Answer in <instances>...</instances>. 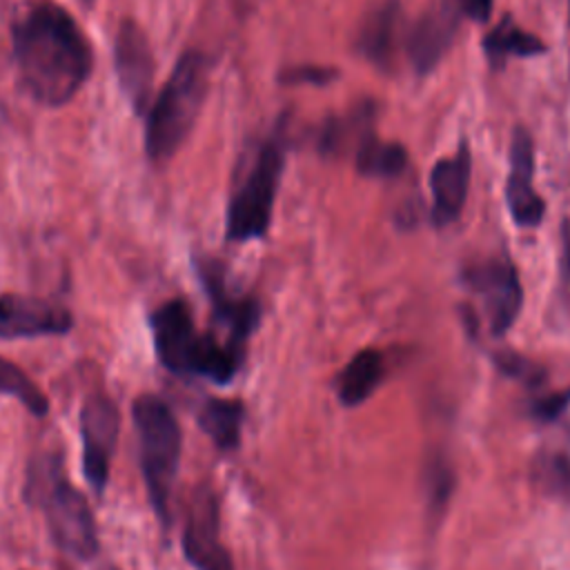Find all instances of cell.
I'll return each instance as SVG.
<instances>
[{
    "mask_svg": "<svg viewBox=\"0 0 570 570\" xmlns=\"http://www.w3.org/2000/svg\"><path fill=\"white\" fill-rule=\"evenodd\" d=\"M22 89L45 107L67 105L87 82L94 53L78 22L53 2H38L11 27Z\"/></svg>",
    "mask_w": 570,
    "mask_h": 570,
    "instance_id": "1",
    "label": "cell"
},
{
    "mask_svg": "<svg viewBox=\"0 0 570 570\" xmlns=\"http://www.w3.org/2000/svg\"><path fill=\"white\" fill-rule=\"evenodd\" d=\"M158 361L180 376H205L214 383H229L243 354L216 334L196 332L191 309L183 298L163 303L149 316Z\"/></svg>",
    "mask_w": 570,
    "mask_h": 570,
    "instance_id": "2",
    "label": "cell"
},
{
    "mask_svg": "<svg viewBox=\"0 0 570 570\" xmlns=\"http://www.w3.org/2000/svg\"><path fill=\"white\" fill-rule=\"evenodd\" d=\"M207 94V60L200 51H185L174 65L145 122L149 160H169L187 140Z\"/></svg>",
    "mask_w": 570,
    "mask_h": 570,
    "instance_id": "3",
    "label": "cell"
},
{
    "mask_svg": "<svg viewBox=\"0 0 570 570\" xmlns=\"http://www.w3.org/2000/svg\"><path fill=\"white\" fill-rule=\"evenodd\" d=\"M140 448L145 488L158 519L169 523L171 488L180 461V428L169 405L156 394H140L131 407Z\"/></svg>",
    "mask_w": 570,
    "mask_h": 570,
    "instance_id": "4",
    "label": "cell"
},
{
    "mask_svg": "<svg viewBox=\"0 0 570 570\" xmlns=\"http://www.w3.org/2000/svg\"><path fill=\"white\" fill-rule=\"evenodd\" d=\"M285 154L278 138H269L261 145L249 171L243 176L227 207V238L234 243H245L265 236L274 200L278 191V180L283 174Z\"/></svg>",
    "mask_w": 570,
    "mask_h": 570,
    "instance_id": "5",
    "label": "cell"
},
{
    "mask_svg": "<svg viewBox=\"0 0 570 570\" xmlns=\"http://www.w3.org/2000/svg\"><path fill=\"white\" fill-rule=\"evenodd\" d=\"M42 510L49 532L60 550L76 559H91L98 550V532L91 508L80 490L53 474L42 492Z\"/></svg>",
    "mask_w": 570,
    "mask_h": 570,
    "instance_id": "6",
    "label": "cell"
},
{
    "mask_svg": "<svg viewBox=\"0 0 570 570\" xmlns=\"http://www.w3.org/2000/svg\"><path fill=\"white\" fill-rule=\"evenodd\" d=\"M468 289L481 301L488 327L494 336L505 334L523 305V289L514 265L508 258H488L463 272Z\"/></svg>",
    "mask_w": 570,
    "mask_h": 570,
    "instance_id": "7",
    "label": "cell"
},
{
    "mask_svg": "<svg viewBox=\"0 0 570 570\" xmlns=\"http://www.w3.org/2000/svg\"><path fill=\"white\" fill-rule=\"evenodd\" d=\"M120 430V414L107 394H91L80 410L82 470L89 485L102 492L109 479V461Z\"/></svg>",
    "mask_w": 570,
    "mask_h": 570,
    "instance_id": "8",
    "label": "cell"
},
{
    "mask_svg": "<svg viewBox=\"0 0 570 570\" xmlns=\"http://www.w3.org/2000/svg\"><path fill=\"white\" fill-rule=\"evenodd\" d=\"M114 67L120 89L136 114L149 109L154 87V53L147 33L134 20H122L114 40Z\"/></svg>",
    "mask_w": 570,
    "mask_h": 570,
    "instance_id": "9",
    "label": "cell"
},
{
    "mask_svg": "<svg viewBox=\"0 0 570 570\" xmlns=\"http://www.w3.org/2000/svg\"><path fill=\"white\" fill-rule=\"evenodd\" d=\"M183 550L196 570H234L232 557L220 541L218 501L205 485L191 497L183 532Z\"/></svg>",
    "mask_w": 570,
    "mask_h": 570,
    "instance_id": "10",
    "label": "cell"
},
{
    "mask_svg": "<svg viewBox=\"0 0 570 570\" xmlns=\"http://www.w3.org/2000/svg\"><path fill=\"white\" fill-rule=\"evenodd\" d=\"M73 316L67 307L40 296L0 294V338L67 334Z\"/></svg>",
    "mask_w": 570,
    "mask_h": 570,
    "instance_id": "11",
    "label": "cell"
},
{
    "mask_svg": "<svg viewBox=\"0 0 570 570\" xmlns=\"http://www.w3.org/2000/svg\"><path fill=\"white\" fill-rule=\"evenodd\" d=\"M505 203L510 216L521 227H537L546 214V203L534 189L532 136L523 127H517L510 140V174L505 180Z\"/></svg>",
    "mask_w": 570,
    "mask_h": 570,
    "instance_id": "12",
    "label": "cell"
},
{
    "mask_svg": "<svg viewBox=\"0 0 570 570\" xmlns=\"http://www.w3.org/2000/svg\"><path fill=\"white\" fill-rule=\"evenodd\" d=\"M200 281L212 298L214 316L218 325L227 330V343L243 352L245 338L254 332L261 318V307L249 296H234L225 283L223 267L216 261H200L198 263Z\"/></svg>",
    "mask_w": 570,
    "mask_h": 570,
    "instance_id": "13",
    "label": "cell"
},
{
    "mask_svg": "<svg viewBox=\"0 0 570 570\" xmlns=\"http://www.w3.org/2000/svg\"><path fill=\"white\" fill-rule=\"evenodd\" d=\"M470 151L461 147L454 156L441 158L430 171L432 223L445 227L459 218L470 187Z\"/></svg>",
    "mask_w": 570,
    "mask_h": 570,
    "instance_id": "14",
    "label": "cell"
},
{
    "mask_svg": "<svg viewBox=\"0 0 570 570\" xmlns=\"http://www.w3.org/2000/svg\"><path fill=\"white\" fill-rule=\"evenodd\" d=\"M456 31V9L441 7L425 13L407 36V56L416 73H430L452 45Z\"/></svg>",
    "mask_w": 570,
    "mask_h": 570,
    "instance_id": "15",
    "label": "cell"
},
{
    "mask_svg": "<svg viewBox=\"0 0 570 570\" xmlns=\"http://www.w3.org/2000/svg\"><path fill=\"white\" fill-rule=\"evenodd\" d=\"M401 24V4L399 0H379L363 16L356 31V49L363 58L387 69L394 60L396 40Z\"/></svg>",
    "mask_w": 570,
    "mask_h": 570,
    "instance_id": "16",
    "label": "cell"
},
{
    "mask_svg": "<svg viewBox=\"0 0 570 570\" xmlns=\"http://www.w3.org/2000/svg\"><path fill=\"white\" fill-rule=\"evenodd\" d=\"M383 379V356L376 350H361L354 354L336 379V392L343 405H361L379 387Z\"/></svg>",
    "mask_w": 570,
    "mask_h": 570,
    "instance_id": "17",
    "label": "cell"
},
{
    "mask_svg": "<svg viewBox=\"0 0 570 570\" xmlns=\"http://www.w3.org/2000/svg\"><path fill=\"white\" fill-rule=\"evenodd\" d=\"M483 51L490 67H501L510 58H530L546 51L539 36L521 29L510 16H505L492 31L483 38Z\"/></svg>",
    "mask_w": 570,
    "mask_h": 570,
    "instance_id": "18",
    "label": "cell"
},
{
    "mask_svg": "<svg viewBox=\"0 0 570 570\" xmlns=\"http://www.w3.org/2000/svg\"><path fill=\"white\" fill-rule=\"evenodd\" d=\"M354 163L363 176L394 178L407 167V151L399 142L379 140L372 134H365L356 145Z\"/></svg>",
    "mask_w": 570,
    "mask_h": 570,
    "instance_id": "19",
    "label": "cell"
},
{
    "mask_svg": "<svg viewBox=\"0 0 570 570\" xmlns=\"http://www.w3.org/2000/svg\"><path fill=\"white\" fill-rule=\"evenodd\" d=\"M243 405L229 399H209L198 412L200 430L220 448L234 450L240 441Z\"/></svg>",
    "mask_w": 570,
    "mask_h": 570,
    "instance_id": "20",
    "label": "cell"
},
{
    "mask_svg": "<svg viewBox=\"0 0 570 570\" xmlns=\"http://www.w3.org/2000/svg\"><path fill=\"white\" fill-rule=\"evenodd\" d=\"M532 481L543 494L570 501V456L566 452H541L532 463Z\"/></svg>",
    "mask_w": 570,
    "mask_h": 570,
    "instance_id": "21",
    "label": "cell"
},
{
    "mask_svg": "<svg viewBox=\"0 0 570 570\" xmlns=\"http://www.w3.org/2000/svg\"><path fill=\"white\" fill-rule=\"evenodd\" d=\"M0 394L16 396L36 416H45L49 410V401L40 392V387L18 365H13L2 356H0Z\"/></svg>",
    "mask_w": 570,
    "mask_h": 570,
    "instance_id": "22",
    "label": "cell"
},
{
    "mask_svg": "<svg viewBox=\"0 0 570 570\" xmlns=\"http://www.w3.org/2000/svg\"><path fill=\"white\" fill-rule=\"evenodd\" d=\"M332 78H336V69L318 65H301L281 73V82L285 85H327Z\"/></svg>",
    "mask_w": 570,
    "mask_h": 570,
    "instance_id": "23",
    "label": "cell"
},
{
    "mask_svg": "<svg viewBox=\"0 0 570 570\" xmlns=\"http://www.w3.org/2000/svg\"><path fill=\"white\" fill-rule=\"evenodd\" d=\"M497 365H499L508 376L521 379V381H525V383H537V381H541V376H543V372H541L534 363H530V361L523 358V356L510 354V352L497 356Z\"/></svg>",
    "mask_w": 570,
    "mask_h": 570,
    "instance_id": "24",
    "label": "cell"
},
{
    "mask_svg": "<svg viewBox=\"0 0 570 570\" xmlns=\"http://www.w3.org/2000/svg\"><path fill=\"white\" fill-rule=\"evenodd\" d=\"M570 403V390L568 392H561V394H552V396H543L539 399L534 405H532V412L548 421V419H554L563 412V407Z\"/></svg>",
    "mask_w": 570,
    "mask_h": 570,
    "instance_id": "25",
    "label": "cell"
},
{
    "mask_svg": "<svg viewBox=\"0 0 570 570\" xmlns=\"http://www.w3.org/2000/svg\"><path fill=\"white\" fill-rule=\"evenodd\" d=\"M452 7L474 22H488L492 13V0H454Z\"/></svg>",
    "mask_w": 570,
    "mask_h": 570,
    "instance_id": "26",
    "label": "cell"
},
{
    "mask_svg": "<svg viewBox=\"0 0 570 570\" xmlns=\"http://www.w3.org/2000/svg\"><path fill=\"white\" fill-rule=\"evenodd\" d=\"M561 272H563V285L570 294V225L563 227V234H561Z\"/></svg>",
    "mask_w": 570,
    "mask_h": 570,
    "instance_id": "27",
    "label": "cell"
},
{
    "mask_svg": "<svg viewBox=\"0 0 570 570\" xmlns=\"http://www.w3.org/2000/svg\"><path fill=\"white\" fill-rule=\"evenodd\" d=\"M568 4H570V0H568Z\"/></svg>",
    "mask_w": 570,
    "mask_h": 570,
    "instance_id": "28",
    "label": "cell"
}]
</instances>
